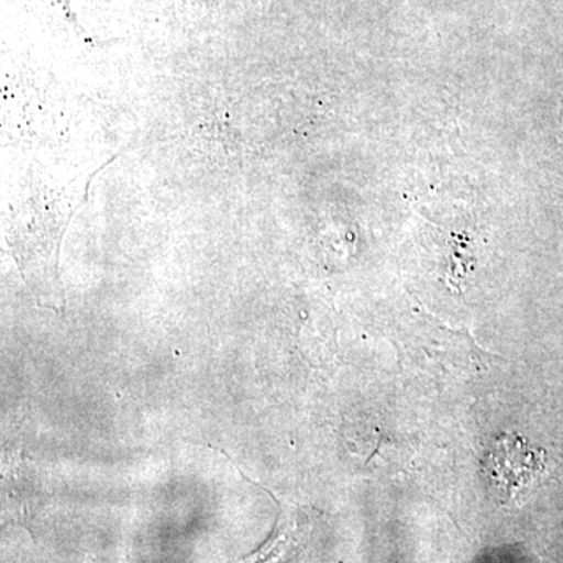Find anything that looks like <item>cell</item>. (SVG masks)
I'll list each match as a JSON object with an SVG mask.
<instances>
[{"label": "cell", "instance_id": "6da1fadb", "mask_svg": "<svg viewBox=\"0 0 563 563\" xmlns=\"http://www.w3.org/2000/svg\"><path fill=\"white\" fill-rule=\"evenodd\" d=\"M485 481L501 506H520L548 473V454L525 437L506 433L495 440L483 463Z\"/></svg>", "mask_w": 563, "mask_h": 563}, {"label": "cell", "instance_id": "7a4b0ae2", "mask_svg": "<svg viewBox=\"0 0 563 563\" xmlns=\"http://www.w3.org/2000/svg\"><path fill=\"white\" fill-rule=\"evenodd\" d=\"M413 344L435 368L450 374L484 372L498 358L474 342L468 332L446 328L428 312L420 314Z\"/></svg>", "mask_w": 563, "mask_h": 563}]
</instances>
